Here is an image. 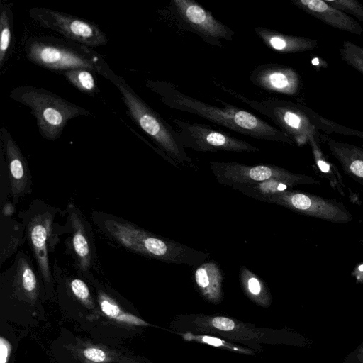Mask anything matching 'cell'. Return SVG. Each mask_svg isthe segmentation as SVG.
Masks as SVG:
<instances>
[{"label":"cell","mask_w":363,"mask_h":363,"mask_svg":"<svg viewBox=\"0 0 363 363\" xmlns=\"http://www.w3.org/2000/svg\"><path fill=\"white\" fill-rule=\"evenodd\" d=\"M149 87L169 108L196 115L240 134L258 140L293 144V140L256 115L218 99L223 107L216 106L182 92L178 86L167 82L150 81Z\"/></svg>","instance_id":"6da1fadb"},{"label":"cell","mask_w":363,"mask_h":363,"mask_svg":"<svg viewBox=\"0 0 363 363\" xmlns=\"http://www.w3.org/2000/svg\"><path fill=\"white\" fill-rule=\"evenodd\" d=\"M170 327L176 333L191 332L220 337L257 353L263 352L262 345L308 347L312 344L311 339L290 328H259L222 315L182 313L173 319Z\"/></svg>","instance_id":"7a4b0ae2"},{"label":"cell","mask_w":363,"mask_h":363,"mask_svg":"<svg viewBox=\"0 0 363 363\" xmlns=\"http://www.w3.org/2000/svg\"><path fill=\"white\" fill-rule=\"evenodd\" d=\"M98 229L112 241L142 256L171 264L197 267L206 262L209 253L153 234L121 218L93 212Z\"/></svg>","instance_id":"3957f363"},{"label":"cell","mask_w":363,"mask_h":363,"mask_svg":"<svg viewBox=\"0 0 363 363\" xmlns=\"http://www.w3.org/2000/svg\"><path fill=\"white\" fill-rule=\"evenodd\" d=\"M23 50L30 62L61 73L82 69L106 78L111 69L104 57L91 48L67 38L30 37L25 41Z\"/></svg>","instance_id":"277c9868"},{"label":"cell","mask_w":363,"mask_h":363,"mask_svg":"<svg viewBox=\"0 0 363 363\" xmlns=\"http://www.w3.org/2000/svg\"><path fill=\"white\" fill-rule=\"evenodd\" d=\"M106 79L118 89L130 118L153 140L169 162L177 167L180 164L195 167L192 160L181 145L177 130L172 125L112 69Z\"/></svg>","instance_id":"5b68a950"},{"label":"cell","mask_w":363,"mask_h":363,"mask_svg":"<svg viewBox=\"0 0 363 363\" xmlns=\"http://www.w3.org/2000/svg\"><path fill=\"white\" fill-rule=\"evenodd\" d=\"M9 97L30 109L40 135L50 141L61 136L70 120L91 114L86 108L33 85L16 86L10 91Z\"/></svg>","instance_id":"8992f818"},{"label":"cell","mask_w":363,"mask_h":363,"mask_svg":"<svg viewBox=\"0 0 363 363\" xmlns=\"http://www.w3.org/2000/svg\"><path fill=\"white\" fill-rule=\"evenodd\" d=\"M216 86L278 125L297 145L319 133L320 116L299 103L279 99H252L213 80Z\"/></svg>","instance_id":"52a82bcc"},{"label":"cell","mask_w":363,"mask_h":363,"mask_svg":"<svg viewBox=\"0 0 363 363\" xmlns=\"http://www.w3.org/2000/svg\"><path fill=\"white\" fill-rule=\"evenodd\" d=\"M22 220L29 246L36 262L38 272L45 284L52 281L49 265V252L54 250L58 239L54 223L57 208L42 201H33L29 208L23 212Z\"/></svg>","instance_id":"ba28073f"},{"label":"cell","mask_w":363,"mask_h":363,"mask_svg":"<svg viewBox=\"0 0 363 363\" xmlns=\"http://www.w3.org/2000/svg\"><path fill=\"white\" fill-rule=\"evenodd\" d=\"M209 167L217 182L231 188L271 179H279L298 185L318 184L315 178L294 173L272 164L247 165L236 162H210Z\"/></svg>","instance_id":"9c48e42d"},{"label":"cell","mask_w":363,"mask_h":363,"mask_svg":"<svg viewBox=\"0 0 363 363\" xmlns=\"http://www.w3.org/2000/svg\"><path fill=\"white\" fill-rule=\"evenodd\" d=\"M28 13L40 26L87 47L104 46L108 42L98 25L80 17L45 7H33Z\"/></svg>","instance_id":"30bf717a"},{"label":"cell","mask_w":363,"mask_h":363,"mask_svg":"<svg viewBox=\"0 0 363 363\" xmlns=\"http://www.w3.org/2000/svg\"><path fill=\"white\" fill-rule=\"evenodd\" d=\"M169 9L180 28L212 46L221 48L222 40H233L234 31L194 0H172Z\"/></svg>","instance_id":"8fae6325"},{"label":"cell","mask_w":363,"mask_h":363,"mask_svg":"<svg viewBox=\"0 0 363 363\" xmlns=\"http://www.w3.org/2000/svg\"><path fill=\"white\" fill-rule=\"evenodd\" d=\"M177 128L178 139L184 149L196 152H259L260 149L249 143L233 137L229 133L212 128L209 125L173 120Z\"/></svg>","instance_id":"7c38bea8"},{"label":"cell","mask_w":363,"mask_h":363,"mask_svg":"<svg viewBox=\"0 0 363 363\" xmlns=\"http://www.w3.org/2000/svg\"><path fill=\"white\" fill-rule=\"evenodd\" d=\"M266 202L332 223H345L352 220V214L342 203L297 190H286Z\"/></svg>","instance_id":"4fadbf2b"},{"label":"cell","mask_w":363,"mask_h":363,"mask_svg":"<svg viewBox=\"0 0 363 363\" xmlns=\"http://www.w3.org/2000/svg\"><path fill=\"white\" fill-rule=\"evenodd\" d=\"M1 150L6 157L9 192L14 203L31 191V177L28 162L8 129L0 130Z\"/></svg>","instance_id":"5bb4252c"},{"label":"cell","mask_w":363,"mask_h":363,"mask_svg":"<svg viewBox=\"0 0 363 363\" xmlns=\"http://www.w3.org/2000/svg\"><path fill=\"white\" fill-rule=\"evenodd\" d=\"M249 80L268 92L290 96H297L303 85L301 77L294 68L277 63L257 66L250 72Z\"/></svg>","instance_id":"9a60e30c"},{"label":"cell","mask_w":363,"mask_h":363,"mask_svg":"<svg viewBox=\"0 0 363 363\" xmlns=\"http://www.w3.org/2000/svg\"><path fill=\"white\" fill-rule=\"evenodd\" d=\"M67 213L71 232L69 246L75 265L81 272H90L96 264V253L89 225L75 205L67 206Z\"/></svg>","instance_id":"2e32d148"},{"label":"cell","mask_w":363,"mask_h":363,"mask_svg":"<svg viewBox=\"0 0 363 363\" xmlns=\"http://www.w3.org/2000/svg\"><path fill=\"white\" fill-rule=\"evenodd\" d=\"M291 2L306 13L335 28L362 35L363 28L357 21L323 0H293Z\"/></svg>","instance_id":"e0dca14e"},{"label":"cell","mask_w":363,"mask_h":363,"mask_svg":"<svg viewBox=\"0 0 363 363\" xmlns=\"http://www.w3.org/2000/svg\"><path fill=\"white\" fill-rule=\"evenodd\" d=\"M320 139L326 144L345 174L363 185V148L325 135H320Z\"/></svg>","instance_id":"ac0fdd59"},{"label":"cell","mask_w":363,"mask_h":363,"mask_svg":"<svg viewBox=\"0 0 363 363\" xmlns=\"http://www.w3.org/2000/svg\"><path fill=\"white\" fill-rule=\"evenodd\" d=\"M254 30L267 47L282 54L313 50L318 44L315 39L287 35L265 27L257 26Z\"/></svg>","instance_id":"d6986e66"},{"label":"cell","mask_w":363,"mask_h":363,"mask_svg":"<svg viewBox=\"0 0 363 363\" xmlns=\"http://www.w3.org/2000/svg\"><path fill=\"white\" fill-rule=\"evenodd\" d=\"M223 272L215 261L204 262L196 267L194 279L200 295L206 301L218 304L223 298Z\"/></svg>","instance_id":"ffe728a7"},{"label":"cell","mask_w":363,"mask_h":363,"mask_svg":"<svg viewBox=\"0 0 363 363\" xmlns=\"http://www.w3.org/2000/svg\"><path fill=\"white\" fill-rule=\"evenodd\" d=\"M240 286L247 298L256 305L269 308L272 302V296L264 281L245 266L239 271Z\"/></svg>","instance_id":"44dd1931"},{"label":"cell","mask_w":363,"mask_h":363,"mask_svg":"<svg viewBox=\"0 0 363 363\" xmlns=\"http://www.w3.org/2000/svg\"><path fill=\"white\" fill-rule=\"evenodd\" d=\"M15 48L12 6L1 1L0 5V69H3Z\"/></svg>","instance_id":"7402d4cb"},{"label":"cell","mask_w":363,"mask_h":363,"mask_svg":"<svg viewBox=\"0 0 363 363\" xmlns=\"http://www.w3.org/2000/svg\"><path fill=\"white\" fill-rule=\"evenodd\" d=\"M294 186L288 182L279 179H271L249 184L236 185L232 188L250 197L266 202L272 196L290 190Z\"/></svg>","instance_id":"603a6c76"},{"label":"cell","mask_w":363,"mask_h":363,"mask_svg":"<svg viewBox=\"0 0 363 363\" xmlns=\"http://www.w3.org/2000/svg\"><path fill=\"white\" fill-rule=\"evenodd\" d=\"M98 302L103 313L111 319L135 326L151 325L144 320L123 311L113 298L102 291H98Z\"/></svg>","instance_id":"cb8c5ba5"},{"label":"cell","mask_w":363,"mask_h":363,"mask_svg":"<svg viewBox=\"0 0 363 363\" xmlns=\"http://www.w3.org/2000/svg\"><path fill=\"white\" fill-rule=\"evenodd\" d=\"M176 334L179 335L184 341L204 344L228 352L251 356L257 353L252 349L212 335L194 334L191 332H184Z\"/></svg>","instance_id":"d4e9b609"},{"label":"cell","mask_w":363,"mask_h":363,"mask_svg":"<svg viewBox=\"0 0 363 363\" xmlns=\"http://www.w3.org/2000/svg\"><path fill=\"white\" fill-rule=\"evenodd\" d=\"M320 136V134L315 135L313 136L308 142V144L311 147L315 162L320 172L324 174L323 177L329 179L330 184L334 186V188L337 187L340 191L342 187L344 186L342 177L337 168L333 165L323 154L319 145Z\"/></svg>","instance_id":"484cf974"},{"label":"cell","mask_w":363,"mask_h":363,"mask_svg":"<svg viewBox=\"0 0 363 363\" xmlns=\"http://www.w3.org/2000/svg\"><path fill=\"white\" fill-rule=\"evenodd\" d=\"M65 79L79 91L94 96L98 93V86L94 73L86 69H73L62 73Z\"/></svg>","instance_id":"4316f807"},{"label":"cell","mask_w":363,"mask_h":363,"mask_svg":"<svg viewBox=\"0 0 363 363\" xmlns=\"http://www.w3.org/2000/svg\"><path fill=\"white\" fill-rule=\"evenodd\" d=\"M339 51L341 58L345 63L363 74V47L345 40Z\"/></svg>","instance_id":"83f0119b"},{"label":"cell","mask_w":363,"mask_h":363,"mask_svg":"<svg viewBox=\"0 0 363 363\" xmlns=\"http://www.w3.org/2000/svg\"><path fill=\"white\" fill-rule=\"evenodd\" d=\"M333 7L345 13L352 14L363 22V5L355 0H325Z\"/></svg>","instance_id":"f1b7e54d"},{"label":"cell","mask_w":363,"mask_h":363,"mask_svg":"<svg viewBox=\"0 0 363 363\" xmlns=\"http://www.w3.org/2000/svg\"><path fill=\"white\" fill-rule=\"evenodd\" d=\"M69 286L74 296L86 306L91 305V298L86 284L79 278H72Z\"/></svg>","instance_id":"f546056e"},{"label":"cell","mask_w":363,"mask_h":363,"mask_svg":"<svg viewBox=\"0 0 363 363\" xmlns=\"http://www.w3.org/2000/svg\"><path fill=\"white\" fill-rule=\"evenodd\" d=\"M84 358L94 363H104L108 362V355L102 349L96 347H89L82 352Z\"/></svg>","instance_id":"4dcf8cb0"},{"label":"cell","mask_w":363,"mask_h":363,"mask_svg":"<svg viewBox=\"0 0 363 363\" xmlns=\"http://www.w3.org/2000/svg\"><path fill=\"white\" fill-rule=\"evenodd\" d=\"M342 363H363V342L345 356Z\"/></svg>","instance_id":"1f68e13d"},{"label":"cell","mask_w":363,"mask_h":363,"mask_svg":"<svg viewBox=\"0 0 363 363\" xmlns=\"http://www.w3.org/2000/svg\"><path fill=\"white\" fill-rule=\"evenodd\" d=\"M12 347L4 337H0V363H8Z\"/></svg>","instance_id":"d6a6232c"}]
</instances>
